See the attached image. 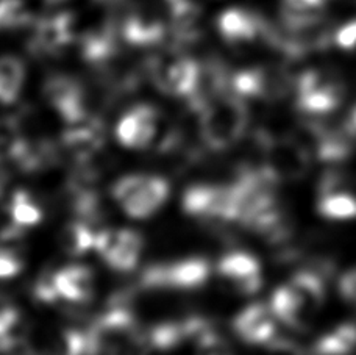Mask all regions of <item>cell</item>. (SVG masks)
Masks as SVG:
<instances>
[{
    "mask_svg": "<svg viewBox=\"0 0 356 355\" xmlns=\"http://www.w3.org/2000/svg\"><path fill=\"white\" fill-rule=\"evenodd\" d=\"M195 115L203 145L216 152L236 145L249 127L245 99L233 90L205 100L195 110Z\"/></svg>",
    "mask_w": 356,
    "mask_h": 355,
    "instance_id": "obj_1",
    "label": "cell"
},
{
    "mask_svg": "<svg viewBox=\"0 0 356 355\" xmlns=\"http://www.w3.org/2000/svg\"><path fill=\"white\" fill-rule=\"evenodd\" d=\"M169 193V182L154 174L124 175L111 188L113 199L125 214L135 219H145L155 214L166 204Z\"/></svg>",
    "mask_w": 356,
    "mask_h": 355,
    "instance_id": "obj_2",
    "label": "cell"
},
{
    "mask_svg": "<svg viewBox=\"0 0 356 355\" xmlns=\"http://www.w3.org/2000/svg\"><path fill=\"white\" fill-rule=\"evenodd\" d=\"M147 79L169 97L188 100L194 96L200 80V61L174 50L145 60Z\"/></svg>",
    "mask_w": 356,
    "mask_h": 355,
    "instance_id": "obj_3",
    "label": "cell"
},
{
    "mask_svg": "<svg viewBox=\"0 0 356 355\" xmlns=\"http://www.w3.org/2000/svg\"><path fill=\"white\" fill-rule=\"evenodd\" d=\"M120 40L130 47L152 49L161 46L169 38L168 16L149 3H124L122 11L114 19Z\"/></svg>",
    "mask_w": 356,
    "mask_h": 355,
    "instance_id": "obj_4",
    "label": "cell"
},
{
    "mask_svg": "<svg viewBox=\"0 0 356 355\" xmlns=\"http://www.w3.org/2000/svg\"><path fill=\"white\" fill-rule=\"evenodd\" d=\"M27 50L38 60L55 58L77 44V21L72 11H55L30 24Z\"/></svg>",
    "mask_w": 356,
    "mask_h": 355,
    "instance_id": "obj_5",
    "label": "cell"
},
{
    "mask_svg": "<svg viewBox=\"0 0 356 355\" xmlns=\"http://www.w3.org/2000/svg\"><path fill=\"white\" fill-rule=\"evenodd\" d=\"M183 210L189 216L209 226L236 223V200L230 185L203 183L186 189L181 199Z\"/></svg>",
    "mask_w": 356,
    "mask_h": 355,
    "instance_id": "obj_6",
    "label": "cell"
},
{
    "mask_svg": "<svg viewBox=\"0 0 356 355\" xmlns=\"http://www.w3.org/2000/svg\"><path fill=\"white\" fill-rule=\"evenodd\" d=\"M209 274L211 266L205 258L189 257L147 266L139 285L147 290H195L207 283Z\"/></svg>",
    "mask_w": 356,
    "mask_h": 355,
    "instance_id": "obj_7",
    "label": "cell"
},
{
    "mask_svg": "<svg viewBox=\"0 0 356 355\" xmlns=\"http://www.w3.org/2000/svg\"><path fill=\"white\" fill-rule=\"evenodd\" d=\"M22 341L29 355H89L88 333L63 324L31 326Z\"/></svg>",
    "mask_w": 356,
    "mask_h": 355,
    "instance_id": "obj_8",
    "label": "cell"
},
{
    "mask_svg": "<svg viewBox=\"0 0 356 355\" xmlns=\"http://www.w3.org/2000/svg\"><path fill=\"white\" fill-rule=\"evenodd\" d=\"M297 106L309 115L334 111L344 99V85L334 74L307 71L297 80Z\"/></svg>",
    "mask_w": 356,
    "mask_h": 355,
    "instance_id": "obj_9",
    "label": "cell"
},
{
    "mask_svg": "<svg viewBox=\"0 0 356 355\" xmlns=\"http://www.w3.org/2000/svg\"><path fill=\"white\" fill-rule=\"evenodd\" d=\"M263 150L264 161L261 168L277 183L294 182L308 173L309 152L296 139H267L263 143Z\"/></svg>",
    "mask_w": 356,
    "mask_h": 355,
    "instance_id": "obj_10",
    "label": "cell"
},
{
    "mask_svg": "<svg viewBox=\"0 0 356 355\" xmlns=\"http://www.w3.org/2000/svg\"><path fill=\"white\" fill-rule=\"evenodd\" d=\"M42 96L58 113L65 124L75 123L91 115L88 106V93L80 81L67 74H52L44 80Z\"/></svg>",
    "mask_w": 356,
    "mask_h": 355,
    "instance_id": "obj_11",
    "label": "cell"
},
{
    "mask_svg": "<svg viewBox=\"0 0 356 355\" xmlns=\"http://www.w3.org/2000/svg\"><path fill=\"white\" fill-rule=\"evenodd\" d=\"M144 239L131 229H102L95 237L94 251L111 269L130 272L138 266Z\"/></svg>",
    "mask_w": 356,
    "mask_h": 355,
    "instance_id": "obj_12",
    "label": "cell"
},
{
    "mask_svg": "<svg viewBox=\"0 0 356 355\" xmlns=\"http://www.w3.org/2000/svg\"><path fill=\"white\" fill-rule=\"evenodd\" d=\"M60 145L74 164L92 160L104 152L105 125L94 115L69 123L61 133Z\"/></svg>",
    "mask_w": 356,
    "mask_h": 355,
    "instance_id": "obj_13",
    "label": "cell"
},
{
    "mask_svg": "<svg viewBox=\"0 0 356 355\" xmlns=\"http://www.w3.org/2000/svg\"><path fill=\"white\" fill-rule=\"evenodd\" d=\"M267 25L269 21L259 13L241 6L227 8L216 19L220 38L232 47L249 46L258 40L264 41Z\"/></svg>",
    "mask_w": 356,
    "mask_h": 355,
    "instance_id": "obj_14",
    "label": "cell"
},
{
    "mask_svg": "<svg viewBox=\"0 0 356 355\" xmlns=\"http://www.w3.org/2000/svg\"><path fill=\"white\" fill-rule=\"evenodd\" d=\"M232 90L244 99L275 100L289 91V80L275 69L250 68L232 74Z\"/></svg>",
    "mask_w": 356,
    "mask_h": 355,
    "instance_id": "obj_15",
    "label": "cell"
},
{
    "mask_svg": "<svg viewBox=\"0 0 356 355\" xmlns=\"http://www.w3.org/2000/svg\"><path fill=\"white\" fill-rule=\"evenodd\" d=\"M158 125H160V115L156 109L149 104H139L131 106L119 119L116 136L124 148L135 150L147 149L156 136Z\"/></svg>",
    "mask_w": 356,
    "mask_h": 355,
    "instance_id": "obj_16",
    "label": "cell"
},
{
    "mask_svg": "<svg viewBox=\"0 0 356 355\" xmlns=\"http://www.w3.org/2000/svg\"><path fill=\"white\" fill-rule=\"evenodd\" d=\"M218 272L234 293L241 296L255 294L263 285L261 265L249 252L233 251L227 253L219 260Z\"/></svg>",
    "mask_w": 356,
    "mask_h": 355,
    "instance_id": "obj_17",
    "label": "cell"
},
{
    "mask_svg": "<svg viewBox=\"0 0 356 355\" xmlns=\"http://www.w3.org/2000/svg\"><path fill=\"white\" fill-rule=\"evenodd\" d=\"M120 35L114 19H110L105 24L86 30L77 40L79 54L81 60L88 63L94 69H100L110 65L120 54L119 42Z\"/></svg>",
    "mask_w": 356,
    "mask_h": 355,
    "instance_id": "obj_18",
    "label": "cell"
},
{
    "mask_svg": "<svg viewBox=\"0 0 356 355\" xmlns=\"http://www.w3.org/2000/svg\"><path fill=\"white\" fill-rule=\"evenodd\" d=\"M233 329L245 343L267 346L275 338L277 316L264 303H253L238 313Z\"/></svg>",
    "mask_w": 356,
    "mask_h": 355,
    "instance_id": "obj_19",
    "label": "cell"
},
{
    "mask_svg": "<svg viewBox=\"0 0 356 355\" xmlns=\"http://www.w3.org/2000/svg\"><path fill=\"white\" fill-rule=\"evenodd\" d=\"M317 210L328 219L347 221L356 218V196L348 191L342 177L327 174L319 189Z\"/></svg>",
    "mask_w": 356,
    "mask_h": 355,
    "instance_id": "obj_20",
    "label": "cell"
},
{
    "mask_svg": "<svg viewBox=\"0 0 356 355\" xmlns=\"http://www.w3.org/2000/svg\"><path fill=\"white\" fill-rule=\"evenodd\" d=\"M54 283L60 299L71 303L91 301L95 291L94 272L83 265H69L55 271Z\"/></svg>",
    "mask_w": 356,
    "mask_h": 355,
    "instance_id": "obj_21",
    "label": "cell"
},
{
    "mask_svg": "<svg viewBox=\"0 0 356 355\" xmlns=\"http://www.w3.org/2000/svg\"><path fill=\"white\" fill-rule=\"evenodd\" d=\"M325 0H282L280 17L284 29L292 33H303L319 27L325 17Z\"/></svg>",
    "mask_w": 356,
    "mask_h": 355,
    "instance_id": "obj_22",
    "label": "cell"
},
{
    "mask_svg": "<svg viewBox=\"0 0 356 355\" xmlns=\"http://www.w3.org/2000/svg\"><path fill=\"white\" fill-rule=\"evenodd\" d=\"M286 285L311 322L325 302V285H323L322 277L317 272L303 271L297 272Z\"/></svg>",
    "mask_w": 356,
    "mask_h": 355,
    "instance_id": "obj_23",
    "label": "cell"
},
{
    "mask_svg": "<svg viewBox=\"0 0 356 355\" xmlns=\"http://www.w3.org/2000/svg\"><path fill=\"white\" fill-rule=\"evenodd\" d=\"M97 227L85 223V221L74 218L67 224L61 227L58 233V244L63 252L69 257H80L86 252L94 249L95 237H97Z\"/></svg>",
    "mask_w": 356,
    "mask_h": 355,
    "instance_id": "obj_24",
    "label": "cell"
},
{
    "mask_svg": "<svg viewBox=\"0 0 356 355\" xmlns=\"http://www.w3.org/2000/svg\"><path fill=\"white\" fill-rule=\"evenodd\" d=\"M25 84L24 63L13 55L0 56V102L13 104Z\"/></svg>",
    "mask_w": 356,
    "mask_h": 355,
    "instance_id": "obj_25",
    "label": "cell"
},
{
    "mask_svg": "<svg viewBox=\"0 0 356 355\" xmlns=\"http://www.w3.org/2000/svg\"><path fill=\"white\" fill-rule=\"evenodd\" d=\"M356 351V324L338 326L317 340L314 346L316 355H350Z\"/></svg>",
    "mask_w": 356,
    "mask_h": 355,
    "instance_id": "obj_26",
    "label": "cell"
},
{
    "mask_svg": "<svg viewBox=\"0 0 356 355\" xmlns=\"http://www.w3.org/2000/svg\"><path fill=\"white\" fill-rule=\"evenodd\" d=\"M8 213L11 223L22 227V229L40 224L42 219L41 205L24 189H17L10 198Z\"/></svg>",
    "mask_w": 356,
    "mask_h": 355,
    "instance_id": "obj_27",
    "label": "cell"
},
{
    "mask_svg": "<svg viewBox=\"0 0 356 355\" xmlns=\"http://www.w3.org/2000/svg\"><path fill=\"white\" fill-rule=\"evenodd\" d=\"M27 138L24 135L21 120L13 116L0 118V164L13 161L22 150Z\"/></svg>",
    "mask_w": 356,
    "mask_h": 355,
    "instance_id": "obj_28",
    "label": "cell"
},
{
    "mask_svg": "<svg viewBox=\"0 0 356 355\" xmlns=\"http://www.w3.org/2000/svg\"><path fill=\"white\" fill-rule=\"evenodd\" d=\"M21 326V315L8 296L0 293V346L22 341V335H16Z\"/></svg>",
    "mask_w": 356,
    "mask_h": 355,
    "instance_id": "obj_29",
    "label": "cell"
},
{
    "mask_svg": "<svg viewBox=\"0 0 356 355\" xmlns=\"http://www.w3.org/2000/svg\"><path fill=\"white\" fill-rule=\"evenodd\" d=\"M33 17L24 0H0V31H13L30 27Z\"/></svg>",
    "mask_w": 356,
    "mask_h": 355,
    "instance_id": "obj_30",
    "label": "cell"
},
{
    "mask_svg": "<svg viewBox=\"0 0 356 355\" xmlns=\"http://www.w3.org/2000/svg\"><path fill=\"white\" fill-rule=\"evenodd\" d=\"M195 355H234L228 341L209 326L195 340Z\"/></svg>",
    "mask_w": 356,
    "mask_h": 355,
    "instance_id": "obj_31",
    "label": "cell"
},
{
    "mask_svg": "<svg viewBox=\"0 0 356 355\" xmlns=\"http://www.w3.org/2000/svg\"><path fill=\"white\" fill-rule=\"evenodd\" d=\"M24 260L19 255L16 247L0 241V278H11L21 274Z\"/></svg>",
    "mask_w": 356,
    "mask_h": 355,
    "instance_id": "obj_32",
    "label": "cell"
},
{
    "mask_svg": "<svg viewBox=\"0 0 356 355\" xmlns=\"http://www.w3.org/2000/svg\"><path fill=\"white\" fill-rule=\"evenodd\" d=\"M334 41L341 49L352 50L356 47V19L352 22L346 24L344 27H341L338 31H336Z\"/></svg>",
    "mask_w": 356,
    "mask_h": 355,
    "instance_id": "obj_33",
    "label": "cell"
},
{
    "mask_svg": "<svg viewBox=\"0 0 356 355\" xmlns=\"http://www.w3.org/2000/svg\"><path fill=\"white\" fill-rule=\"evenodd\" d=\"M341 293L347 301L356 303V269L348 271L341 281Z\"/></svg>",
    "mask_w": 356,
    "mask_h": 355,
    "instance_id": "obj_34",
    "label": "cell"
},
{
    "mask_svg": "<svg viewBox=\"0 0 356 355\" xmlns=\"http://www.w3.org/2000/svg\"><path fill=\"white\" fill-rule=\"evenodd\" d=\"M346 129H347L348 133H350V135L356 136V106L353 109V111L350 113V116H348Z\"/></svg>",
    "mask_w": 356,
    "mask_h": 355,
    "instance_id": "obj_35",
    "label": "cell"
},
{
    "mask_svg": "<svg viewBox=\"0 0 356 355\" xmlns=\"http://www.w3.org/2000/svg\"><path fill=\"white\" fill-rule=\"evenodd\" d=\"M42 2L46 3V5H52V6H56V5H61V3L67 2V0H42Z\"/></svg>",
    "mask_w": 356,
    "mask_h": 355,
    "instance_id": "obj_36",
    "label": "cell"
},
{
    "mask_svg": "<svg viewBox=\"0 0 356 355\" xmlns=\"http://www.w3.org/2000/svg\"><path fill=\"white\" fill-rule=\"evenodd\" d=\"M95 2H99V3H120L122 0H95Z\"/></svg>",
    "mask_w": 356,
    "mask_h": 355,
    "instance_id": "obj_37",
    "label": "cell"
}]
</instances>
